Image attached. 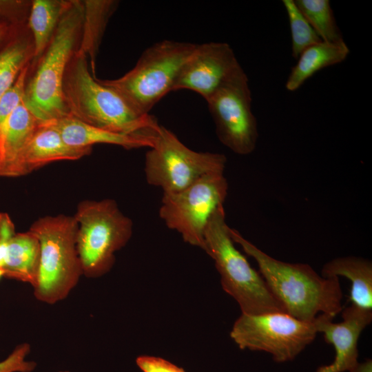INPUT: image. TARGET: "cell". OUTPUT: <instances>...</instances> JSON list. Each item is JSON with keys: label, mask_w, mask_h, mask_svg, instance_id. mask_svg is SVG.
<instances>
[{"label": "cell", "mask_w": 372, "mask_h": 372, "mask_svg": "<svg viewBox=\"0 0 372 372\" xmlns=\"http://www.w3.org/2000/svg\"><path fill=\"white\" fill-rule=\"evenodd\" d=\"M69 1H31L27 26L31 34L34 54L30 63L32 69L49 45Z\"/></svg>", "instance_id": "cell-20"}, {"label": "cell", "mask_w": 372, "mask_h": 372, "mask_svg": "<svg viewBox=\"0 0 372 372\" xmlns=\"http://www.w3.org/2000/svg\"><path fill=\"white\" fill-rule=\"evenodd\" d=\"M16 234L15 226L10 215L0 213V267H3L9 245Z\"/></svg>", "instance_id": "cell-28"}, {"label": "cell", "mask_w": 372, "mask_h": 372, "mask_svg": "<svg viewBox=\"0 0 372 372\" xmlns=\"http://www.w3.org/2000/svg\"><path fill=\"white\" fill-rule=\"evenodd\" d=\"M21 26L22 25L16 26L7 21L0 20V50Z\"/></svg>", "instance_id": "cell-29"}, {"label": "cell", "mask_w": 372, "mask_h": 372, "mask_svg": "<svg viewBox=\"0 0 372 372\" xmlns=\"http://www.w3.org/2000/svg\"><path fill=\"white\" fill-rule=\"evenodd\" d=\"M347 372H372V360L366 359L364 362L359 363L358 362Z\"/></svg>", "instance_id": "cell-30"}, {"label": "cell", "mask_w": 372, "mask_h": 372, "mask_svg": "<svg viewBox=\"0 0 372 372\" xmlns=\"http://www.w3.org/2000/svg\"><path fill=\"white\" fill-rule=\"evenodd\" d=\"M349 49L344 40L338 42L320 41L304 50L287 78L285 87L289 91L298 89L308 79L322 69L346 59Z\"/></svg>", "instance_id": "cell-17"}, {"label": "cell", "mask_w": 372, "mask_h": 372, "mask_svg": "<svg viewBox=\"0 0 372 372\" xmlns=\"http://www.w3.org/2000/svg\"><path fill=\"white\" fill-rule=\"evenodd\" d=\"M347 278L351 282V304L372 311V263L360 257L346 256L332 259L324 265L322 276Z\"/></svg>", "instance_id": "cell-16"}, {"label": "cell", "mask_w": 372, "mask_h": 372, "mask_svg": "<svg viewBox=\"0 0 372 372\" xmlns=\"http://www.w3.org/2000/svg\"><path fill=\"white\" fill-rule=\"evenodd\" d=\"M318 333L315 320L305 322L281 312L242 313L230 336L241 349L265 351L276 362H285L293 360Z\"/></svg>", "instance_id": "cell-10"}, {"label": "cell", "mask_w": 372, "mask_h": 372, "mask_svg": "<svg viewBox=\"0 0 372 372\" xmlns=\"http://www.w3.org/2000/svg\"><path fill=\"white\" fill-rule=\"evenodd\" d=\"M40 265V245L37 238L28 231L16 233L6 254L4 276L30 284L34 288Z\"/></svg>", "instance_id": "cell-18"}, {"label": "cell", "mask_w": 372, "mask_h": 372, "mask_svg": "<svg viewBox=\"0 0 372 372\" xmlns=\"http://www.w3.org/2000/svg\"><path fill=\"white\" fill-rule=\"evenodd\" d=\"M30 3V1L0 0V20L16 26L26 24Z\"/></svg>", "instance_id": "cell-25"}, {"label": "cell", "mask_w": 372, "mask_h": 372, "mask_svg": "<svg viewBox=\"0 0 372 372\" xmlns=\"http://www.w3.org/2000/svg\"><path fill=\"white\" fill-rule=\"evenodd\" d=\"M311 26L326 42L343 40L328 0H294Z\"/></svg>", "instance_id": "cell-22"}, {"label": "cell", "mask_w": 372, "mask_h": 372, "mask_svg": "<svg viewBox=\"0 0 372 372\" xmlns=\"http://www.w3.org/2000/svg\"><path fill=\"white\" fill-rule=\"evenodd\" d=\"M226 163L224 154L191 149L174 132L161 125L153 146L145 154L144 170L149 185L169 194L207 174L224 172Z\"/></svg>", "instance_id": "cell-8"}, {"label": "cell", "mask_w": 372, "mask_h": 372, "mask_svg": "<svg viewBox=\"0 0 372 372\" xmlns=\"http://www.w3.org/2000/svg\"><path fill=\"white\" fill-rule=\"evenodd\" d=\"M234 243L252 257L273 296L295 318L313 322L319 314L335 317L342 310V291L339 278L320 276L310 265L289 263L269 256L230 228Z\"/></svg>", "instance_id": "cell-1"}, {"label": "cell", "mask_w": 372, "mask_h": 372, "mask_svg": "<svg viewBox=\"0 0 372 372\" xmlns=\"http://www.w3.org/2000/svg\"><path fill=\"white\" fill-rule=\"evenodd\" d=\"M83 18L77 53L90 59L92 74L95 76L96 60L107 23L119 2L115 0L82 1Z\"/></svg>", "instance_id": "cell-19"}, {"label": "cell", "mask_w": 372, "mask_h": 372, "mask_svg": "<svg viewBox=\"0 0 372 372\" xmlns=\"http://www.w3.org/2000/svg\"><path fill=\"white\" fill-rule=\"evenodd\" d=\"M40 245V265L34 295L40 302L53 304L64 300L83 275L76 248L78 225L74 216H45L28 230Z\"/></svg>", "instance_id": "cell-5"}, {"label": "cell", "mask_w": 372, "mask_h": 372, "mask_svg": "<svg viewBox=\"0 0 372 372\" xmlns=\"http://www.w3.org/2000/svg\"><path fill=\"white\" fill-rule=\"evenodd\" d=\"M242 71L228 43L211 41L197 44L181 68L172 91L188 90L207 100Z\"/></svg>", "instance_id": "cell-12"}, {"label": "cell", "mask_w": 372, "mask_h": 372, "mask_svg": "<svg viewBox=\"0 0 372 372\" xmlns=\"http://www.w3.org/2000/svg\"><path fill=\"white\" fill-rule=\"evenodd\" d=\"M34 45L27 24L21 26L0 50V98L31 63Z\"/></svg>", "instance_id": "cell-21"}, {"label": "cell", "mask_w": 372, "mask_h": 372, "mask_svg": "<svg viewBox=\"0 0 372 372\" xmlns=\"http://www.w3.org/2000/svg\"><path fill=\"white\" fill-rule=\"evenodd\" d=\"M28 63L20 72L13 85L0 98V132L12 113L24 101Z\"/></svg>", "instance_id": "cell-24"}, {"label": "cell", "mask_w": 372, "mask_h": 372, "mask_svg": "<svg viewBox=\"0 0 372 372\" xmlns=\"http://www.w3.org/2000/svg\"><path fill=\"white\" fill-rule=\"evenodd\" d=\"M30 351V346L27 343L17 346L4 360L0 362V372H32L34 371L37 363L25 360Z\"/></svg>", "instance_id": "cell-26"}, {"label": "cell", "mask_w": 372, "mask_h": 372, "mask_svg": "<svg viewBox=\"0 0 372 372\" xmlns=\"http://www.w3.org/2000/svg\"><path fill=\"white\" fill-rule=\"evenodd\" d=\"M4 274H5V271H4L3 269L0 267V278L2 276H4Z\"/></svg>", "instance_id": "cell-32"}, {"label": "cell", "mask_w": 372, "mask_h": 372, "mask_svg": "<svg viewBox=\"0 0 372 372\" xmlns=\"http://www.w3.org/2000/svg\"><path fill=\"white\" fill-rule=\"evenodd\" d=\"M203 249L214 261L223 289L238 303L242 313H286L284 305L271 293L260 272L251 267L235 247L224 207L209 220Z\"/></svg>", "instance_id": "cell-4"}, {"label": "cell", "mask_w": 372, "mask_h": 372, "mask_svg": "<svg viewBox=\"0 0 372 372\" xmlns=\"http://www.w3.org/2000/svg\"><path fill=\"white\" fill-rule=\"evenodd\" d=\"M136 362L143 372H185L170 362L154 356L141 355Z\"/></svg>", "instance_id": "cell-27"}, {"label": "cell", "mask_w": 372, "mask_h": 372, "mask_svg": "<svg viewBox=\"0 0 372 372\" xmlns=\"http://www.w3.org/2000/svg\"><path fill=\"white\" fill-rule=\"evenodd\" d=\"M83 18L82 1L70 0L53 37L28 76L24 104L40 123L68 115L62 85L68 65L77 51Z\"/></svg>", "instance_id": "cell-3"}, {"label": "cell", "mask_w": 372, "mask_h": 372, "mask_svg": "<svg viewBox=\"0 0 372 372\" xmlns=\"http://www.w3.org/2000/svg\"><path fill=\"white\" fill-rule=\"evenodd\" d=\"M92 149L68 145L53 126L41 123L19 160L14 177L27 175L52 162L80 159Z\"/></svg>", "instance_id": "cell-13"}, {"label": "cell", "mask_w": 372, "mask_h": 372, "mask_svg": "<svg viewBox=\"0 0 372 372\" xmlns=\"http://www.w3.org/2000/svg\"><path fill=\"white\" fill-rule=\"evenodd\" d=\"M68 115L107 131L155 137L161 125L151 115L135 111L116 91L90 71L87 57L76 52L66 68L62 85Z\"/></svg>", "instance_id": "cell-2"}, {"label": "cell", "mask_w": 372, "mask_h": 372, "mask_svg": "<svg viewBox=\"0 0 372 372\" xmlns=\"http://www.w3.org/2000/svg\"><path fill=\"white\" fill-rule=\"evenodd\" d=\"M1 161H2V149H1V143L0 140V171H1Z\"/></svg>", "instance_id": "cell-31"}, {"label": "cell", "mask_w": 372, "mask_h": 372, "mask_svg": "<svg viewBox=\"0 0 372 372\" xmlns=\"http://www.w3.org/2000/svg\"><path fill=\"white\" fill-rule=\"evenodd\" d=\"M73 216L78 225L76 248L83 275L103 276L113 267L115 253L131 238L132 220L111 198L82 200Z\"/></svg>", "instance_id": "cell-7"}, {"label": "cell", "mask_w": 372, "mask_h": 372, "mask_svg": "<svg viewBox=\"0 0 372 372\" xmlns=\"http://www.w3.org/2000/svg\"><path fill=\"white\" fill-rule=\"evenodd\" d=\"M40 123L24 103L9 116L0 132V177H14L19 160Z\"/></svg>", "instance_id": "cell-15"}, {"label": "cell", "mask_w": 372, "mask_h": 372, "mask_svg": "<svg viewBox=\"0 0 372 372\" xmlns=\"http://www.w3.org/2000/svg\"><path fill=\"white\" fill-rule=\"evenodd\" d=\"M196 43L165 39L146 48L134 67L121 77L99 81L120 94L138 113L149 114L169 92Z\"/></svg>", "instance_id": "cell-6"}, {"label": "cell", "mask_w": 372, "mask_h": 372, "mask_svg": "<svg viewBox=\"0 0 372 372\" xmlns=\"http://www.w3.org/2000/svg\"><path fill=\"white\" fill-rule=\"evenodd\" d=\"M220 142L234 153H252L258 138L249 79L243 70L205 100Z\"/></svg>", "instance_id": "cell-11"}, {"label": "cell", "mask_w": 372, "mask_h": 372, "mask_svg": "<svg viewBox=\"0 0 372 372\" xmlns=\"http://www.w3.org/2000/svg\"><path fill=\"white\" fill-rule=\"evenodd\" d=\"M227 193L224 172L207 174L178 192L163 194L159 216L185 242L203 249L206 227L216 211L223 207Z\"/></svg>", "instance_id": "cell-9"}, {"label": "cell", "mask_w": 372, "mask_h": 372, "mask_svg": "<svg viewBox=\"0 0 372 372\" xmlns=\"http://www.w3.org/2000/svg\"><path fill=\"white\" fill-rule=\"evenodd\" d=\"M287 13L291 35V51L295 59L310 45L322 41L294 0H282Z\"/></svg>", "instance_id": "cell-23"}, {"label": "cell", "mask_w": 372, "mask_h": 372, "mask_svg": "<svg viewBox=\"0 0 372 372\" xmlns=\"http://www.w3.org/2000/svg\"><path fill=\"white\" fill-rule=\"evenodd\" d=\"M61 134L63 141L70 146L79 148L91 147L95 144H111L125 149L151 147L155 137L116 133L102 130L68 115L54 121L47 122Z\"/></svg>", "instance_id": "cell-14"}, {"label": "cell", "mask_w": 372, "mask_h": 372, "mask_svg": "<svg viewBox=\"0 0 372 372\" xmlns=\"http://www.w3.org/2000/svg\"><path fill=\"white\" fill-rule=\"evenodd\" d=\"M60 372H68V371H60Z\"/></svg>", "instance_id": "cell-33"}]
</instances>
